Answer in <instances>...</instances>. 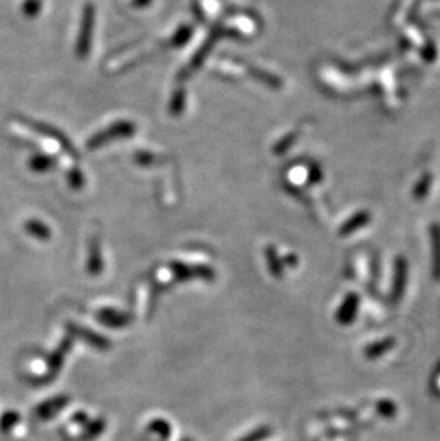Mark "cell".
I'll return each instance as SVG.
<instances>
[{"instance_id": "6da1fadb", "label": "cell", "mask_w": 440, "mask_h": 441, "mask_svg": "<svg viewBox=\"0 0 440 441\" xmlns=\"http://www.w3.org/2000/svg\"><path fill=\"white\" fill-rule=\"evenodd\" d=\"M67 402H69L67 396L53 397L50 400L41 402L39 406L34 409V414L39 420H49V419L55 417L57 413H60Z\"/></svg>"}, {"instance_id": "7a4b0ae2", "label": "cell", "mask_w": 440, "mask_h": 441, "mask_svg": "<svg viewBox=\"0 0 440 441\" xmlns=\"http://www.w3.org/2000/svg\"><path fill=\"white\" fill-rule=\"evenodd\" d=\"M67 328H69V333H71L73 336H78V337L85 339V342H86L88 344H90V346H93V347H96V349L103 350V349H107V347L110 346V343H109L107 339L102 337L100 335H96V333L89 332V330H88L86 327H79V326H76V324L70 323V324H67Z\"/></svg>"}, {"instance_id": "3957f363", "label": "cell", "mask_w": 440, "mask_h": 441, "mask_svg": "<svg viewBox=\"0 0 440 441\" xmlns=\"http://www.w3.org/2000/svg\"><path fill=\"white\" fill-rule=\"evenodd\" d=\"M97 321L107 327H125L130 323V316L114 309H102L97 312Z\"/></svg>"}, {"instance_id": "277c9868", "label": "cell", "mask_w": 440, "mask_h": 441, "mask_svg": "<svg viewBox=\"0 0 440 441\" xmlns=\"http://www.w3.org/2000/svg\"><path fill=\"white\" fill-rule=\"evenodd\" d=\"M73 342L70 337H66L62 344L59 346V349L56 351H53L49 358H48V369H49V376H50V380L55 377V374L62 369V364H63V358L66 356V353L69 351V349L71 347Z\"/></svg>"}, {"instance_id": "5b68a950", "label": "cell", "mask_w": 440, "mask_h": 441, "mask_svg": "<svg viewBox=\"0 0 440 441\" xmlns=\"http://www.w3.org/2000/svg\"><path fill=\"white\" fill-rule=\"evenodd\" d=\"M106 430V420L96 419L93 421H88L85 424V431L81 435L82 441H92L97 438Z\"/></svg>"}, {"instance_id": "8992f818", "label": "cell", "mask_w": 440, "mask_h": 441, "mask_svg": "<svg viewBox=\"0 0 440 441\" xmlns=\"http://www.w3.org/2000/svg\"><path fill=\"white\" fill-rule=\"evenodd\" d=\"M356 312H357V298L350 294V298L345 302L343 307L338 313V320L342 324H349L353 320V316Z\"/></svg>"}, {"instance_id": "52a82bcc", "label": "cell", "mask_w": 440, "mask_h": 441, "mask_svg": "<svg viewBox=\"0 0 440 441\" xmlns=\"http://www.w3.org/2000/svg\"><path fill=\"white\" fill-rule=\"evenodd\" d=\"M20 421V414L15 410H8L0 416V431L9 433L12 431Z\"/></svg>"}, {"instance_id": "ba28073f", "label": "cell", "mask_w": 440, "mask_h": 441, "mask_svg": "<svg viewBox=\"0 0 440 441\" xmlns=\"http://www.w3.org/2000/svg\"><path fill=\"white\" fill-rule=\"evenodd\" d=\"M149 430L152 433H155L156 435H159L162 440H167L170 437V433H172V427L170 424L163 420V419H155L149 423Z\"/></svg>"}, {"instance_id": "9c48e42d", "label": "cell", "mask_w": 440, "mask_h": 441, "mask_svg": "<svg viewBox=\"0 0 440 441\" xmlns=\"http://www.w3.org/2000/svg\"><path fill=\"white\" fill-rule=\"evenodd\" d=\"M405 280H406V270H405V265H401V270L397 269L396 272V281H394V288H393V298L396 300L400 298V293H403V288H405Z\"/></svg>"}, {"instance_id": "30bf717a", "label": "cell", "mask_w": 440, "mask_h": 441, "mask_svg": "<svg viewBox=\"0 0 440 441\" xmlns=\"http://www.w3.org/2000/svg\"><path fill=\"white\" fill-rule=\"evenodd\" d=\"M92 251V255L89 257V273L93 274V276H97L102 270V263H100V259H99V248L97 247H92L90 248Z\"/></svg>"}, {"instance_id": "8fae6325", "label": "cell", "mask_w": 440, "mask_h": 441, "mask_svg": "<svg viewBox=\"0 0 440 441\" xmlns=\"http://www.w3.org/2000/svg\"><path fill=\"white\" fill-rule=\"evenodd\" d=\"M269 433H270V428L262 427V428H259V430H256L254 433L246 435V437L242 438L240 441H261V440L266 438V437L269 435Z\"/></svg>"}, {"instance_id": "7c38bea8", "label": "cell", "mask_w": 440, "mask_h": 441, "mask_svg": "<svg viewBox=\"0 0 440 441\" xmlns=\"http://www.w3.org/2000/svg\"><path fill=\"white\" fill-rule=\"evenodd\" d=\"M437 233L433 234V241H434V263H437V267H436V274L437 277L440 279V233H439V229L436 230Z\"/></svg>"}, {"instance_id": "4fadbf2b", "label": "cell", "mask_w": 440, "mask_h": 441, "mask_svg": "<svg viewBox=\"0 0 440 441\" xmlns=\"http://www.w3.org/2000/svg\"><path fill=\"white\" fill-rule=\"evenodd\" d=\"M268 259L270 260V263H269V270L272 272V274L276 276V277H280V276H282V266H280V263L277 262V259L275 260V255H273L272 248L268 251Z\"/></svg>"}, {"instance_id": "5bb4252c", "label": "cell", "mask_w": 440, "mask_h": 441, "mask_svg": "<svg viewBox=\"0 0 440 441\" xmlns=\"http://www.w3.org/2000/svg\"><path fill=\"white\" fill-rule=\"evenodd\" d=\"M71 421L75 424H79V426H85L89 421V417L85 412H78L71 416Z\"/></svg>"}, {"instance_id": "9a60e30c", "label": "cell", "mask_w": 440, "mask_h": 441, "mask_svg": "<svg viewBox=\"0 0 440 441\" xmlns=\"http://www.w3.org/2000/svg\"><path fill=\"white\" fill-rule=\"evenodd\" d=\"M390 346H392V343L385 342V343H382L380 346H376V347H375V350H372V349H371V350H369V351H371V353H369V356H371L372 353H375L373 356H378V351H382V350H385V349H387V347H390ZM373 356H372V357H373Z\"/></svg>"}, {"instance_id": "2e32d148", "label": "cell", "mask_w": 440, "mask_h": 441, "mask_svg": "<svg viewBox=\"0 0 440 441\" xmlns=\"http://www.w3.org/2000/svg\"><path fill=\"white\" fill-rule=\"evenodd\" d=\"M181 441H192V440H191V438H188V437H186V438H183V440H181Z\"/></svg>"}]
</instances>
